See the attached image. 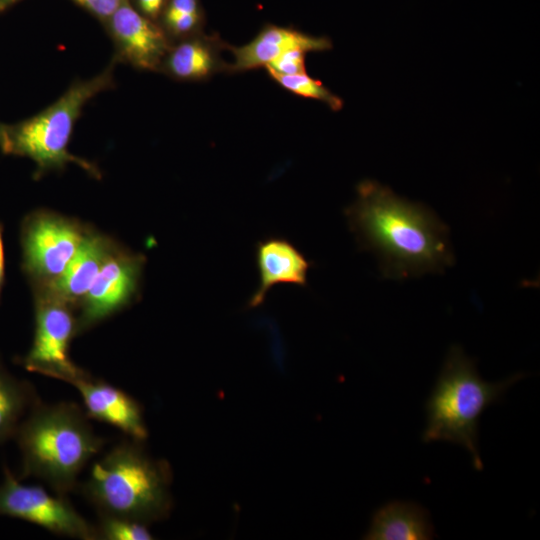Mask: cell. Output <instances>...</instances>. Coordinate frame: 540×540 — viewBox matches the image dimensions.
Here are the masks:
<instances>
[{
	"label": "cell",
	"instance_id": "6da1fadb",
	"mask_svg": "<svg viewBox=\"0 0 540 540\" xmlns=\"http://www.w3.org/2000/svg\"><path fill=\"white\" fill-rule=\"evenodd\" d=\"M356 193L345 216L359 246L377 257L383 276L418 277L454 263L449 228L432 210L374 180L361 181Z\"/></svg>",
	"mask_w": 540,
	"mask_h": 540
},
{
	"label": "cell",
	"instance_id": "7a4b0ae2",
	"mask_svg": "<svg viewBox=\"0 0 540 540\" xmlns=\"http://www.w3.org/2000/svg\"><path fill=\"white\" fill-rule=\"evenodd\" d=\"M21 453L19 479L43 480L54 493L67 496L77 486L78 476L104 446L89 417L73 402L31 408L13 437Z\"/></svg>",
	"mask_w": 540,
	"mask_h": 540
},
{
	"label": "cell",
	"instance_id": "3957f363",
	"mask_svg": "<svg viewBox=\"0 0 540 540\" xmlns=\"http://www.w3.org/2000/svg\"><path fill=\"white\" fill-rule=\"evenodd\" d=\"M526 374L516 373L499 382L479 375L476 363L459 345H452L426 401V427L422 441H446L461 445L471 455L472 465L483 470L479 452V420L491 405Z\"/></svg>",
	"mask_w": 540,
	"mask_h": 540
},
{
	"label": "cell",
	"instance_id": "277c9868",
	"mask_svg": "<svg viewBox=\"0 0 540 540\" xmlns=\"http://www.w3.org/2000/svg\"><path fill=\"white\" fill-rule=\"evenodd\" d=\"M142 441L130 438L97 460L80 485L82 495L98 514L144 524L164 518L171 507L170 470L150 457Z\"/></svg>",
	"mask_w": 540,
	"mask_h": 540
},
{
	"label": "cell",
	"instance_id": "5b68a950",
	"mask_svg": "<svg viewBox=\"0 0 540 540\" xmlns=\"http://www.w3.org/2000/svg\"><path fill=\"white\" fill-rule=\"evenodd\" d=\"M117 63L113 57L102 72L85 80H75L56 101L37 114L15 124H5L0 143L2 152L31 159L37 167L35 177L62 169L68 163L99 177L96 166L71 154L68 146L84 106L99 93L114 87Z\"/></svg>",
	"mask_w": 540,
	"mask_h": 540
},
{
	"label": "cell",
	"instance_id": "8992f818",
	"mask_svg": "<svg viewBox=\"0 0 540 540\" xmlns=\"http://www.w3.org/2000/svg\"><path fill=\"white\" fill-rule=\"evenodd\" d=\"M35 305V331L32 346L19 363L30 372L71 384L87 372L69 356V346L77 334V319L70 304L40 293Z\"/></svg>",
	"mask_w": 540,
	"mask_h": 540
},
{
	"label": "cell",
	"instance_id": "52a82bcc",
	"mask_svg": "<svg viewBox=\"0 0 540 540\" xmlns=\"http://www.w3.org/2000/svg\"><path fill=\"white\" fill-rule=\"evenodd\" d=\"M0 515L31 522L59 536L98 539L96 526L73 507L67 496L23 484L7 466L0 484Z\"/></svg>",
	"mask_w": 540,
	"mask_h": 540
},
{
	"label": "cell",
	"instance_id": "ba28073f",
	"mask_svg": "<svg viewBox=\"0 0 540 540\" xmlns=\"http://www.w3.org/2000/svg\"><path fill=\"white\" fill-rule=\"evenodd\" d=\"M85 233L73 222L58 216L36 214L23 224V268L45 285L58 278L76 253Z\"/></svg>",
	"mask_w": 540,
	"mask_h": 540
},
{
	"label": "cell",
	"instance_id": "9c48e42d",
	"mask_svg": "<svg viewBox=\"0 0 540 540\" xmlns=\"http://www.w3.org/2000/svg\"><path fill=\"white\" fill-rule=\"evenodd\" d=\"M103 26L113 41L116 61L143 71H159L173 43L160 23L143 16L130 0H122Z\"/></svg>",
	"mask_w": 540,
	"mask_h": 540
},
{
	"label": "cell",
	"instance_id": "30bf717a",
	"mask_svg": "<svg viewBox=\"0 0 540 540\" xmlns=\"http://www.w3.org/2000/svg\"><path fill=\"white\" fill-rule=\"evenodd\" d=\"M143 264L141 255L110 253L82 299L77 334L130 301L138 288Z\"/></svg>",
	"mask_w": 540,
	"mask_h": 540
},
{
	"label": "cell",
	"instance_id": "8fae6325",
	"mask_svg": "<svg viewBox=\"0 0 540 540\" xmlns=\"http://www.w3.org/2000/svg\"><path fill=\"white\" fill-rule=\"evenodd\" d=\"M71 385L79 391L89 419L114 426L129 438L140 441L147 438L142 407L131 395L88 373Z\"/></svg>",
	"mask_w": 540,
	"mask_h": 540
},
{
	"label": "cell",
	"instance_id": "7c38bea8",
	"mask_svg": "<svg viewBox=\"0 0 540 540\" xmlns=\"http://www.w3.org/2000/svg\"><path fill=\"white\" fill-rule=\"evenodd\" d=\"M332 48V42L324 36H313L293 27L266 24L249 42L233 46L226 43L233 56L226 71L245 72L265 68L280 55L294 49L307 53L321 52Z\"/></svg>",
	"mask_w": 540,
	"mask_h": 540
},
{
	"label": "cell",
	"instance_id": "4fadbf2b",
	"mask_svg": "<svg viewBox=\"0 0 540 540\" xmlns=\"http://www.w3.org/2000/svg\"><path fill=\"white\" fill-rule=\"evenodd\" d=\"M255 259L259 282L248 301L249 307L261 305L269 291L277 285L302 288L308 284L311 261L284 237L270 236L260 240L255 247Z\"/></svg>",
	"mask_w": 540,
	"mask_h": 540
},
{
	"label": "cell",
	"instance_id": "5bb4252c",
	"mask_svg": "<svg viewBox=\"0 0 540 540\" xmlns=\"http://www.w3.org/2000/svg\"><path fill=\"white\" fill-rule=\"evenodd\" d=\"M226 43L201 32L172 43L159 71L179 81H203L227 69L221 57Z\"/></svg>",
	"mask_w": 540,
	"mask_h": 540
},
{
	"label": "cell",
	"instance_id": "9a60e30c",
	"mask_svg": "<svg viewBox=\"0 0 540 540\" xmlns=\"http://www.w3.org/2000/svg\"><path fill=\"white\" fill-rule=\"evenodd\" d=\"M110 249L106 239L98 235L85 234L63 273L45 285V293L70 305L82 300L110 255Z\"/></svg>",
	"mask_w": 540,
	"mask_h": 540
},
{
	"label": "cell",
	"instance_id": "2e32d148",
	"mask_svg": "<svg viewBox=\"0 0 540 540\" xmlns=\"http://www.w3.org/2000/svg\"><path fill=\"white\" fill-rule=\"evenodd\" d=\"M435 536L429 512L411 501H390L378 508L364 535L368 540H429Z\"/></svg>",
	"mask_w": 540,
	"mask_h": 540
},
{
	"label": "cell",
	"instance_id": "e0dca14e",
	"mask_svg": "<svg viewBox=\"0 0 540 540\" xmlns=\"http://www.w3.org/2000/svg\"><path fill=\"white\" fill-rule=\"evenodd\" d=\"M39 400L33 386L13 377L0 361V445L14 437L24 416Z\"/></svg>",
	"mask_w": 540,
	"mask_h": 540
},
{
	"label": "cell",
	"instance_id": "ac0fdd59",
	"mask_svg": "<svg viewBox=\"0 0 540 540\" xmlns=\"http://www.w3.org/2000/svg\"><path fill=\"white\" fill-rule=\"evenodd\" d=\"M159 23L171 40L201 32L203 12L199 0H168Z\"/></svg>",
	"mask_w": 540,
	"mask_h": 540
},
{
	"label": "cell",
	"instance_id": "d6986e66",
	"mask_svg": "<svg viewBox=\"0 0 540 540\" xmlns=\"http://www.w3.org/2000/svg\"><path fill=\"white\" fill-rule=\"evenodd\" d=\"M267 73L279 86L290 93L323 102L333 111H338L343 107V100L339 96L306 72L289 75Z\"/></svg>",
	"mask_w": 540,
	"mask_h": 540
},
{
	"label": "cell",
	"instance_id": "ffe728a7",
	"mask_svg": "<svg viewBox=\"0 0 540 540\" xmlns=\"http://www.w3.org/2000/svg\"><path fill=\"white\" fill-rule=\"evenodd\" d=\"M95 526L98 539L101 540L153 539L147 524L124 517L98 514V522Z\"/></svg>",
	"mask_w": 540,
	"mask_h": 540
},
{
	"label": "cell",
	"instance_id": "44dd1931",
	"mask_svg": "<svg viewBox=\"0 0 540 540\" xmlns=\"http://www.w3.org/2000/svg\"><path fill=\"white\" fill-rule=\"evenodd\" d=\"M307 52L294 49L280 55L276 60L265 67L267 72L278 74H297L306 72L305 57Z\"/></svg>",
	"mask_w": 540,
	"mask_h": 540
},
{
	"label": "cell",
	"instance_id": "7402d4cb",
	"mask_svg": "<svg viewBox=\"0 0 540 540\" xmlns=\"http://www.w3.org/2000/svg\"><path fill=\"white\" fill-rule=\"evenodd\" d=\"M82 7L103 25L120 6L122 0H71Z\"/></svg>",
	"mask_w": 540,
	"mask_h": 540
},
{
	"label": "cell",
	"instance_id": "603a6c76",
	"mask_svg": "<svg viewBox=\"0 0 540 540\" xmlns=\"http://www.w3.org/2000/svg\"><path fill=\"white\" fill-rule=\"evenodd\" d=\"M135 9L148 19L158 22L168 0H130Z\"/></svg>",
	"mask_w": 540,
	"mask_h": 540
},
{
	"label": "cell",
	"instance_id": "cb8c5ba5",
	"mask_svg": "<svg viewBox=\"0 0 540 540\" xmlns=\"http://www.w3.org/2000/svg\"><path fill=\"white\" fill-rule=\"evenodd\" d=\"M5 280V254L3 243V227L0 224V296Z\"/></svg>",
	"mask_w": 540,
	"mask_h": 540
},
{
	"label": "cell",
	"instance_id": "d4e9b609",
	"mask_svg": "<svg viewBox=\"0 0 540 540\" xmlns=\"http://www.w3.org/2000/svg\"><path fill=\"white\" fill-rule=\"evenodd\" d=\"M20 0H0V12L5 11Z\"/></svg>",
	"mask_w": 540,
	"mask_h": 540
},
{
	"label": "cell",
	"instance_id": "484cf974",
	"mask_svg": "<svg viewBox=\"0 0 540 540\" xmlns=\"http://www.w3.org/2000/svg\"><path fill=\"white\" fill-rule=\"evenodd\" d=\"M4 126H5V124L0 122V143H1L2 138H3Z\"/></svg>",
	"mask_w": 540,
	"mask_h": 540
}]
</instances>
